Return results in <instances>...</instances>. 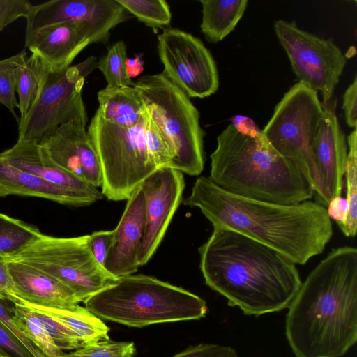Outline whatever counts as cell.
<instances>
[{"instance_id":"6da1fadb","label":"cell","mask_w":357,"mask_h":357,"mask_svg":"<svg viewBox=\"0 0 357 357\" xmlns=\"http://www.w3.org/2000/svg\"><path fill=\"white\" fill-rule=\"evenodd\" d=\"M184 204L198 208L213 227L230 229L304 265L332 238L326 208L310 201L284 204L231 193L200 176Z\"/></svg>"},{"instance_id":"7a4b0ae2","label":"cell","mask_w":357,"mask_h":357,"mask_svg":"<svg viewBox=\"0 0 357 357\" xmlns=\"http://www.w3.org/2000/svg\"><path fill=\"white\" fill-rule=\"evenodd\" d=\"M286 314L296 357H340L357 341V249L333 248L302 282Z\"/></svg>"},{"instance_id":"3957f363","label":"cell","mask_w":357,"mask_h":357,"mask_svg":"<svg viewBox=\"0 0 357 357\" xmlns=\"http://www.w3.org/2000/svg\"><path fill=\"white\" fill-rule=\"evenodd\" d=\"M199 253L206 285L246 315L287 309L302 283L296 264L230 229L213 227Z\"/></svg>"},{"instance_id":"277c9868","label":"cell","mask_w":357,"mask_h":357,"mask_svg":"<svg viewBox=\"0 0 357 357\" xmlns=\"http://www.w3.org/2000/svg\"><path fill=\"white\" fill-rule=\"evenodd\" d=\"M210 158L209 178L231 193L284 204L314 195L296 166L273 149L261 130L248 135L229 124L218 136Z\"/></svg>"},{"instance_id":"5b68a950","label":"cell","mask_w":357,"mask_h":357,"mask_svg":"<svg viewBox=\"0 0 357 357\" xmlns=\"http://www.w3.org/2000/svg\"><path fill=\"white\" fill-rule=\"evenodd\" d=\"M83 303L100 319L135 328L200 319L208 312L206 301L199 296L142 274L119 278Z\"/></svg>"},{"instance_id":"8992f818","label":"cell","mask_w":357,"mask_h":357,"mask_svg":"<svg viewBox=\"0 0 357 357\" xmlns=\"http://www.w3.org/2000/svg\"><path fill=\"white\" fill-rule=\"evenodd\" d=\"M132 86L170 150L169 167L199 175L204 166V132L189 97L162 73L144 75Z\"/></svg>"},{"instance_id":"52a82bcc","label":"cell","mask_w":357,"mask_h":357,"mask_svg":"<svg viewBox=\"0 0 357 357\" xmlns=\"http://www.w3.org/2000/svg\"><path fill=\"white\" fill-rule=\"evenodd\" d=\"M324 107L317 92L298 82L276 105L261 130L273 149L291 162L311 185L316 202L326 207L324 190L316 167L313 148Z\"/></svg>"},{"instance_id":"ba28073f","label":"cell","mask_w":357,"mask_h":357,"mask_svg":"<svg viewBox=\"0 0 357 357\" xmlns=\"http://www.w3.org/2000/svg\"><path fill=\"white\" fill-rule=\"evenodd\" d=\"M146 109L136 126L123 128L105 121L97 109L87 132L100 162L101 192L112 201L128 199L158 169L146 148Z\"/></svg>"},{"instance_id":"9c48e42d","label":"cell","mask_w":357,"mask_h":357,"mask_svg":"<svg viewBox=\"0 0 357 357\" xmlns=\"http://www.w3.org/2000/svg\"><path fill=\"white\" fill-rule=\"evenodd\" d=\"M0 258L29 265L52 276L74 291L81 302L119 279L96 260L88 235L56 237L41 233L18 252Z\"/></svg>"},{"instance_id":"30bf717a","label":"cell","mask_w":357,"mask_h":357,"mask_svg":"<svg viewBox=\"0 0 357 357\" xmlns=\"http://www.w3.org/2000/svg\"><path fill=\"white\" fill-rule=\"evenodd\" d=\"M98 66L96 57L63 70L50 73L40 95L26 118L19 121V142L39 143L59 126L73 121L86 125L87 114L82 100L85 78Z\"/></svg>"},{"instance_id":"8fae6325","label":"cell","mask_w":357,"mask_h":357,"mask_svg":"<svg viewBox=\"0 0 357 357\" xmlns=\"http://www.w3.org/2000/svg\"><path fill=\"white\" fill-rule=\"evenodd\" d=\"M274 30L299 82L320 91L326 105L347 63L345 56L331 39L303 31L295 22L276 20Z\"/></svg>"},{"instance_id":"7c38bea8","label":"cell","mask_w":357,"mask_h":357,"mask_svg":"<svg viewBox=\"0 0 357 357\" xmlns=\"http://www.w3.org/2000/svg\"><path fill=\"white\" fill-rule=\"evenodd\" d=\"M164 74L189 98H206L218 89L215 62L203 43L192 34L167 28L158 36Z\"/></svg>"},{"instance_id":"4fadbf2b","label":"cell","mask_w":357,"mask_h":357,"mask_svg":"<svg viewBox=\"0 0 357 357\" xmlns=\"http://www.w3.org/2000/svg\"><path fill=\"white\" fill-rule=\"evenodd\" d=\"M130 18L117 0H51L33 5L26 17V33L73 22L89 28L93 43H105L111 30Z\"/></svg>"},{"instance_id":"5bb4252c","label":"cell","mask_w":357,"mask_h":357,"mask_svg":"<svg viewBox=\"0 0 357 357\" xmlns=\"http://www.w3.org/2000/svg\"><path fill=\"white\" fill-rule=\"evenodd\" d=\"M144 199L145 222L137 254L139 266L145 265L160 245L179 206L185 188L183 173L159 168L140 185Z\"/></svg>"},{"instance_id":"9a60e30c","label":"cell","mask_w":357,"mask_h":357,"mask_svg":"<svg viewBox=\"0 0 357 357\" xmlns=\"http://www.w3.org/2000/svg\"><path fill=\"white\" fill-rule=\"evenodd\" d=\"M335 107L336 100L333 99L323 105L324 115L313 148L314 161L327 204L333 197L341 196L348 151Z\"/></svg>"},{"instance_id":"2e32d148","label":"cell","mask_w":357,"mask_h":357,"mask_svg":"<svg viewBox=\"0 0 357 357\" xmlns=\"http://www.w3.org/2000/svg\"><path fill=\"white\" fill-rule=\"evenodd\" d=\"M91 43L93 38L89 28L73 22L47 26L25 34V47L43 60L50 73L70 66Z\"/></svg>"},{"instance_id":"e0dca14e","label":"cell","mask_w":357,"mask_h":357,"mask_svg":"<svg viewBox=\"0 0 357 357\" xmlns=\"http://www.w3.org/2000/svg\"><path fill=\"white\" fill-rule=\"evenodd\" d=\"M145 222L144 199L140 185L130 195L121 218L114 229L105 268L121 278L135 273L139 268L137 254Z\"/></svg>"},{"instance_id":"ac0fdd59","label":"cell","mask_w":357,"mask_h":357,"mask_svg":"<svg viewBox=\"0 0 357 357\" xmlns=\"http://www.w3.org/2000/svg\"><path fill=\"white\" fill-rule=\"evenodd\" d=\"M6 262L14 289L13 303L66 307L81 302L70 289L41 271L17 261Z\"/></svg>"},{"instance_id":"d6986e66","label":"cell","mask_w":357,"mask_h":357,"mask_svg":"<svg viewBox=\"0 0 357 357\" xmlns=\"http://www.w3.org/2000/svg\"><path fill=\"white\" fill-rule=\"evenodd\" d=\"M0 154L10 165L49 182L90 195L98 201L104 197L97 188L56 165L38 143L17 142Z\"/></svg>"},{"instance_id":"ffe728a7","label":"cell","mask_w":357,"mask_h":357,"mask_svg":"<svg viewBox=\"0 0 357 357\" xmlns=\"http://www.w3.org/2000/svg\"><path fill=\"white\" fill-rule=\"evenodd\" d=\"M9 195L43 198L75 207L88 206L98 201L90 195L14 167L0 154V197Z\"/></svg>"},{"instance_id":"44dd1931","label":"cell","mask_w":357,"mask_h":357,"mask_svg":"<svg viewBox=\"0 0 357 357\" xmlns=\"http://www.w3.org/2000/svg\"><path fill=\"white\" fill-rule=\"evenodd\" d=\"M20 304L45 314L67 327L79 339L82 346L109 339L108 326L100 318L78 304L66 307L41 306L27 303Z\"/></svg>"},{"instance_id":"7402d4cb","label":"cell","mask_w":357,"mask_h":357,"mask_svg":"<svg viewBox=\"0 0 357 357\" xmlns=\"http://www.w3.org/2000/svg\"><path fill=\"white\" fill-rule=\"evenodd\" d=\"M101 117L106 121L123 128L137 124L145 110L137 90L132 86H107L98 93Z\"/></svg>"},{"instance_id":"603a6c76","label":"cell","mask_w":357,"mask_h":357,"mask_svg":"<svg viewBox=\"0 0 357 357\" xmlns=\"http://www.w3.org/2000/svg\"><path fill=\"white\" fill-rule=\"evenodd\" d=\"M201 31L211 43L223 40L236 27L247 8L248 0H201Z\"/></svg>"},{"instance_id":"cb8c5ba5","label":"cell","mask_w":357,"mask_h":357,"mask_svg":"<svg viewBox=\"0 0 357 357\" xmlns=\"http://www.w3.org/2000/svg\"><path fill=\"white\" fill-rule=\"evenodd\" d=\"M50 73L43 60L34 54L27 56L15 68V91L20 114L19 121L26 118L37 102Z\"/></svg>"},{"instance_id":"d4e9b609","label":"cell","mask_w":357,"mask_h":357,"mask_svg":"<svg viewBox=\"0 0 357 357\" xmlns=\"http://www.w3.org/2000/svg\"><path fill=\"white\" fill-rule=\"evenodd\" d=\"M13 304V320L24 335L46 357H63L64 352L54 344L38 313L21 304Z\"/></svg>"},{"instance_id":"484cf974","label":"cell","mask_w":357,"mask_h":357,"mask_svg":"<svg viewBox=\"0 0 357 357\" xmlns=\"http://www.w3.org/2000/svg\"><path fill=\"white\" fill-rule=\"evenodd\" d=\"M346 176L347 197L349 211L346 221L338 225L347 237H354L357 231V131L356 128L347 137Z\"/></svg>"},{"instance_id":"4316f807","label":"cell","mask_w":357,"mask_h":357,"mask_svg":"<svg viewBox=\"0 0 357 357\" xmlns=\"http://www.w3.org/2000/svg\"><path fill=\"white\" fill-rule=\"evenodd\" d=\"M40 234L35 225L0 213V257L15 255Z\"/></svg>"},{"instance_id":"83f0119b","label":"cell","mask_w":357,"mask_h":357,"mask_svg":"<svg viewBox=\"0 0 357 357\" xmlns=\"http://www.w3.org/2000/svg\"><path fill=\"white\" fill-rule=\"evenodd\" d=\"M139 21L151 27L156 33L158 29L166 26L171 22L169 6L165 0H117Z\"/></svg>"},{"instance_id":"f1b7e54d","label":"cell","mask_w":357,"mask_h":357,"mask_svg":"<svg viewBox=\"0 0 357 357\" xmlns=\"http://www.w3.org/2000/svg\"><path fill=\"white\" fill-rule=\"evenodd\" d=\"M126 46L122 40L113 44L107 53L98 61L97 68L102 72L108 86H132L134 82L128 77L126 70Z\"/></svg>"},{"instance_id":"f546056e","label":"cell","mask_w":357,"mask_h":357,"mask_svg":"<svg viewBox=\"0 0 357 357\" xmlns=\"http://www.w3.org/2000/svg\"><path fill=\"white\" fill-rule=\"evenodd\" d=\"M27 57V52L22 50L17 54L0 60V103L6 107L19 121L15 109L18 102L15 91V69Z\"/></svg>"},{"instance_id":"4dcf8cb0","label":"cell","mask_w":357,"mask_h":357,"mask_svg":"<svg viewBox=\"0 0 357 357\" xmlns=\"http://www.w3.org/2000/svg\"><path fill=\"white\" fill-rule=\"evenodd\" d=\"M135 352L134 342L102 340L83 345L63 357H132Z\"/></svg>"},{"instance_id":"1f68e13d","label":"cell","mask_w":357,"mask_h":357,"mask_svg":"<svg viewBox=\"0 0 357 357\" xmlns=\"http://www.w3.org/2000/svg\"><path fill=\"white\" fill-rule=\"evenodd\" d=\"M144 136L147 150L157 168L169 167L172 159L170 150L146 110Z\"/></svg>"},{"instance_id":"d6a6232c","label":"cell","mask_w":357,"mask_h":357,"mask_svg":"<svg viewBox=\"0 0 357 357\" xmlns=\"http://www.w3.org/2000/svg\"><path fill=\"white\" fill-rule=\"evenodd\" d=\"M37 313L54 344L60 350H75L82 346L79 339L67 327L45 314Z\"/></svg>"},{"instance_id":"836d02e7","label":"cell","mask_w":357,"mask_h":357,"mask_svg":"<svg viewBox=\"0 0 357 357\" xmlns=\"http://www.w3.org/2000/svg\"><path fill=\"white\" fill-rule=\"evenodd\" d=\"M32 4L28 0H0V32L20 17H26Z\"/></svg>"},{"instance_id":"e575fe53","label":"cell","mask_w":357,"mask_h":357,"mask_svg":"<svg viewBox=\"0 0 357 357\" xmlns=\"http://www.w3.org/2000/svg\"><path fill=\"white\" fill-rule=\"evenodd\" d=\"M172 357H238V354L229 346L202 343L190 347Z\"/></svg>"},{"instance_id":"d590c367","label":"cell","mask_w":357,"mask_h":357,"mask_svg":"<svg viewBox=\"0 0 357 357\" xmlns=\"http://www.w3.org/2000/svg\"><path fill=\"white\" fill-rule=\"evenodd\" d=\"M0 321L15 335L33 357H46L19 329L13 320L12 307L0 299Z\"/></svg>"},{"instance_id":"8d00e7d4","label":"cell","mask_w":357,"mask_h":357,"mask_svg":"<svg viewBox=\"0 0 357 357\" xmlns=\"http://www.w3.org/2000/svg\"><path fill=\"white\" fill-rule=\"evenodd\" d=\"M113 236L114 230H101L88 235L90 251L96 260L104 268Z\"/></svg>"},{"instance_id":"74e56055","label":"cell","mask_w":357,"mask_h":357,"mask_svg":"<svg viewBox=\"0 0 357 357\" xmlns=\"http://www.w3.org/2000/svg\"><path fill=\"white\" fill-rule=\"evenodd\" d=\"M0 354L5 357H33L1 321Z\"/></svg>"},{"instance_id":"f35d334b","label":"cell","mask_w":357,"mask_h":357,"mask_svg":"<svg viewBox=\"0 0 357 357\" xmlns=\"http://www.w3.org/2000/svg\"><path fill=\"white\" fill-rule=\"evenodd\" d=\"M342 109L345 114L347 125L351 128H356L357 114V77L347 87L343 95Z\"/></svg>"},{"instance_id":"ab89813d","label":"cell","mask_w":357,"mask_h":357,"mask_svg":"<svg viewBox=\"0 0 357 357\" xmlns=\"http://www.w3.org/2000/svg\"><path fill=\"white\" fill-rule=\"evenodd\" d=\"M326 211L331 220H334L337 225L343 224L347 218L349 205L346 198L337 196L331 199L327 206Z\"/></svg>"},{"instance_id":"60d3db41","label":"cell","mask_w":357,"mask_h":357,"mask_svg":"<svg viewBox=\"0 0 357 357\" xmlns=\"http://www.w3.org/2000/svg\"><path fill=\"white\" fill-rule=\"evenodd\" d=\"M0 299L12 303L15 299L14 289L8 271V263L0 258Z\"/></svg>"},{"instance_id":"b9f144b4","label":"cell","mask_w":357,"mask_h":357,"mask_svg":"<svg viewBox=\"0 0 357 357\" xmlns=\"http://www.w3.org/2000/svg\"><path fill=\"white\" fill-rule=\"evenodd\" d=\"M231 124L238 131L244 134L254 135L261 131L252 120L247 116L239 115L234 116Z\"/></svg>"},{"instance_id":"7bdbcfd3","label":"cell","mask_w":357,"mask_h":357,"mask_svg":"<svg viewBox=\"0 0 357 357\" xmlns=\"http://www.w3.org/2000/svg\"><path fill=\"white\" fill-rule=\"evenodd\" d=\"M125 63L126 73L131 79L139 76L144 70V61L140 55L135 58H127Z\"/></svg>"},{"instance_id":"ee69618b","label":"cell","mask_w":357,"mask_h":357,"mask_svg":"<svg viewBox=\"0 0 357 357\" xmlns=\"http://www.w3.org/2000/svg\"><path fill=\"white\" fill-rule=\"evenodd\" d=\"M0 357H5V356H0Z\"/></svg>"},{"instance_id":"f6af8a7d","label":"cell","mask_w":357,"mask_h":357,"mask_svg":"<svg viewBox=\"0 0 357 357\" xmlns=\"http://www.w3.org/2000/svg\"><path fill=\"white\" fill-rule=\"evenodd\" d=\"M0 356H1V354H0Z\"/></svg>"}]
</instances>
